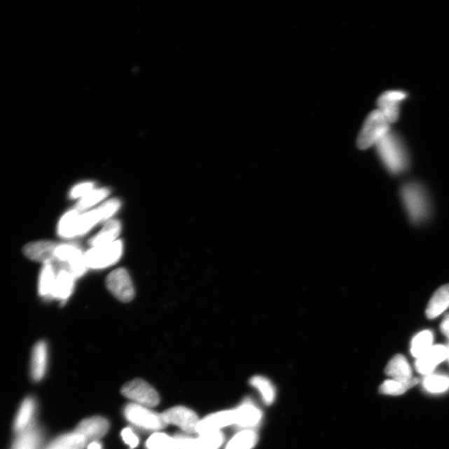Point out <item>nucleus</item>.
Wrapping results in <instances>:
<instances>
[{"label":"nucleus","instance_id":"f257e3e1","mask_svg":"<svg viewBox=\"0 0 449 449\" xmlns=\"http://www.w3.org/2000/svg\"><path fill=\"white\" fill-rule=\"evenodd\" d=\"M375 146L382 162L390 172L399 174L406 170L408 164L407 150L395 133L389 132Z\"/></svg>","mask_w":449,"mask_h":449},{"label":"nucleus","instance_id":"f03ea898","mask_svg":"<svg viewBox=\"0 0 449 449\" xmlns=\"http://www.w3.org/2000/svg\"><path fill=\"white\" fill-rule=\"evenodd\" d=\"M404 207L411 220L420 222L426 219L429 212V201L423 186L411 182L403 186L401 191Z\"/></svg>","mask_w":449,"mask_h":449},{"label":"nucleus","instance_id":"7ed1b4c3","mask_svg":"<svg viewBox=\"0 0 449 449\" xmlns=\"http://www.w3.org/2000/svg\"><path fill=\"white\" fill-rule=\"evenodd\" d=\"M390 132V123L379 110L373 111L364 123L358 137V146L366 150L376 146Z\"/></svg>","mask_w":449,"mask_h":449},{"label":"nucleus","instance_id":"20e7f679","mask_svg":"<svg viewBox=\"0 0 449 449\" xmlns=\"http://www.w3.org/2000/svg\"><path fill=\"white\" fill-rule=\"evenodd\" d=\"M127 421L146 430H161L168 425L163 415H158L137 403L128 404L124 410Z\"/></svg>","mask_w":449,"mask_h":449},{"label":"nucleus","instance_id":"39448f33","mask_svg":"<svg viewBox=\"0 0 449 449\" xmlns=\"http://www.w3.org/2000/svg\"><path fill=\"white\" fill-rule=\"evenodd\" d=\"M123 248L118 240L106 246L92 247L85 253L88 268L104 269L115 264L123 255Z\"/></svg>","mask_w":449,"mask_h":449},{"label":"nucleus","instance_id":"423d86ee","mask_svg":"<svg viewBox=\"0 0 449 449\" xmlns=\"http://www.w3.org/2000/svg\"><path fill=\"white\" fill-rule=\"evenodd\" d=\"M124 396L144 407L157 406L160 402L157 391L144 380H135L123 386Z\"/></svg>","mask_w":449,"mask_h":449},{"label":"nucleus","instance_id":"0eeeda50","mask_svg":"<svg viewBox=\"0 0 449 449\" xmlns=\"http://www.w3.org/2000/svg\"><path fill=\"white\" fill-rule=\"evenodd\" d=\"M106 284L109 291L123 303H127L134 298V286L125 269L118 268L112 271L106 279Z\"/></svg>","mask_w":449,"mask_h":449},{"label":"nucleus","instance_id":"6e6552de","mask_svg":"<svg viewBox=\"0 0 449 449\" xmlns=\"http://www.w3.org/2000/svg\"><path fill=\"white\" fill-rule=\"evenodd\" d=\"M174 449H219L224 441L221 431L200 434L198 438L177 434L173 438Z\"/></svg>","mask_w":449,"mask_h":449},{"label":"nucleus","instance_id":"1a4fd4ad","mask_svg":"<svg viewBox=\"0 0 449 449\" xmlns=\"http://www.w3.org/2000/svg\"><path fill=\"white\" fill-rule=\"evenodd\" d=\"M167 424H174L188 434L197 433L200 420L197 413L182 406L170 408L162 413Z\"/></svg>","mask_w":449,"mask_h":449},{"label":"nucleus","instance_id":"9d476101","mask_svg":"<svg viewBox=\"0 0 449 449\" xmlns=\"http://www.w3.org/2000/svg\"><path fill=\"white\" fill-rule=\"evenodd\" d=\"M408 95L401 90H391L385 92L378 100L380 112L383 114L389 123L397 121L400 114V105L407 99Z\"/></svg>","mask_w":449,"mask_h":449},{"label":"nucleus","instance_id":"9b49d317","mask_svg":"<svg viewBox=\"0 0 449 449\" xmlns=\"http://www.w3.org/2000/svg\"><path fill=\"white\" fill-rule=\"evenodd\" d=\"M60 243L40 241L26 244L25 255L30 260L42 262L43 264L55 263V251Z\"/></svg>","mask_w":449,"mask_h":449},{"label":"nucleus","instance_id":"f8f14e48","mask_svg":"<svg viewBox=\"0 0 449 449\" xmlns=\"http://www.w3.org/2000/svg\"><path fill=\"white\" fill-rule=\"evenodd\" d=\"M448 358V347L438 345H433L428 352L420 359H417L415 368L417 372L424 375H430L438 364Z\"/></svg>","mask_w":449,"mask_h":449},{"label":"nucleus","instance_id":"ddd939ff","mask_svg":"<svg viewBox=\"0 0 449 449\" xmlns=\"http://www.w3.org/2000/svg\"><path fill=\"white\" fill-rule=\"evenodd\" d=\"M235 424L234 410H226L212 413L200 421L197 433L199 434L216 432L225 427Z\"/></svg>","mask_w":449,"mask_h":449},{"label":"nucleus","instance_id":"4468645a","mask_svg":"<svg viewBox=\"0 0 449 449\" xmlns=\"http://www.w3.org/2000/svg\"><path fill=\"white\" fill-rule=\"evenodd\" d=\"M109 429L108 420L102 417H92L84 420L80 423L75 432H77L88 440L99 439L105 436Z\"/></svg>","mask_w":449,"mask_h":449},{"label":"nucleus","instance_id":"2eb2a0df","mask_svg":"<svg viewBox=\"0 0 449 449\" xmlns=\"http://www.w3.org/2000/svg\"><path fill=\"white\" fill-rule=\"evenodd\" d=\"M48 345L44 341H39L34 346L31 357L30 373L33 380L39 381L46 375L48 367Z\"/></svg>","mask_w":449,"mask_h":449},{"label":"nucleus","instance_id":"dca6fc26","mask_svg":"<svg viewBox=\"0 0 449 449\" xmlns=\"http://www.w3.org/2000/svg\"><path fill=\"white\" fill-rule=\"evenodd\" d=\"M36 408V402L33 398L29 397L24 400L18 410L15 423H13V429L16 434L23 432L33 426Z\"/></svg>","mask_w":449,"mask_h":449},{"label":"nucleus","instance_id":"f3484780","mask_svg":"<svg viewBox=\"0 0 449 449\" xmlns=\"http://www.w3.org/2000/svg\"><path fill=\"white\" fill-rule=\"evenodd\" d=\"M75 277L68 269L60 268L57 272L55 291L52 298L64 301L72 294Z\"/></svg>","mask_w":449,"mask_h":449},{"label":"nucleus","instance_id":"a211bd4d","mask_svg":"<svg viewBox=\"0 0 449 449\" xmlns=\"http://www.w3.org/2000/svg\"><path fill=\"white\" fill-rule=\"evenodd\" d=\"M385 373L394 380L408 382L413 380L410 364L401 354L395 355L390 360L385 368Z\"/></svg>","mask_w":449,"mask_h":449},{"label":"nucleus","instance_id":"6ab92c4d","mask_svg":"<svg viewBox=\"0 0 449 449\" xmlns=\"http://www.w3.org/2000/svg\"><path fill=\"white\" fill-rule=\"evenodd\" d=\"M122 230V225L118 220H109L99 233L95 235L90 244L92 247L106 246L118 241V235Z\"/></svg>","mask_w":449,"mask_h":449},{"label":"nucleus","instance_id":"aec40b11","mask_svg":"<svg viewBox=\"0 0 449 449\" xmlns=\"http://www.w3.org/2000/svg\"><path fill=\"white\" fill-rule=\"evenodd\" d=\"M235 424L243 428L253 427L259 424L262 417L261 411L254 404L244 403L235 410Z\"/></svg>","mask_w":449,"mask_h":449},{"label":"nucleus","instance_id":"412c9836","mask_svg":"<svg viewBox=\"0 0 449 449\" xmlns=\"http://www.w3.org/2000/svg\"><path fill=\"white\" fill-rule=\"evenodd\" d=\"M449 308V284L440 287L434 293L426 310L429 319H434L442 315Z\"/></svg>","mask_w":449,"mask_h":449},{"label":"nucleus","instance_id":"4be33fe9","mask_svg":"<svg viewBox=\"0 0 449 449\" xmlns=\"http://www.w3.org/2000/svg\"><path fill=\"white\" fill-rule=\"evenodd\" d=\"M81 212L74 209L62 216L57 226V233L62 238L71 239L80 235L79 219Z\"/></svg>","mask_w":449,"mask_h":449},{"label":"nucleus","instance_id":"5701e85b","mask_svg":"<svg viewBox=\"0 0 449 449\" xmlns=\"http://www.w3.org/2000/svg\"><path fill=\"white\" fill-rule=\"evenodd\" d=\"M41 434L34 426L17 434L12 449H39Z\"/></svg>","mask_w":449,"mask_h":449},{"label":"nucleus","instance_id":"b1692460","mask_svg":"<svg viewBox=\"0 0 449 449\" xmlns=\"http://www.w3.org/2000/svg\"><path fill=\"white\" fill-rule=\"evenodd\" d=\"M56 278L55 265L53 263L44 264L39 277V291L40 296L52 298L53 291H55Z\"/></svg>","mask_w":449,"mask_h":449},{"label":"nucleus","instance_id":"393cba45","mask_svg":"<svg viewBox=\"0 0 449 449\" xmlns=\"http://www.w3.org/2000/svg\"><path fill=\"white\" fill-rule=\"evenodd\" d=\"M86 442L87 440L81 434L69 433L53 440L46 449H83Z\"/></svg>","mask_w":449,"mask_h":449},{"label":"nucleus","instance_id":"a878e982","mask_svg":"<svg viewBox=\"0 0 449 449\" xmlns=\"http://www.w3.org/2000/svg\"><path fill=\"white\" fill-rule=\"evenodd\" d=\"M434 341L433 333L424 331L419 333L412 341L411 354L413 357L420 359L432 348Z\"/></svg>","mask_w":449,"mask_h":449},{"label":"nucleus","instance_id":"bb28decb","mask_svg":"<svg viewBox=\"0 0 449 449\" xmlns=\"http://www.w3.org/2000/svg\"><path fill=\"white\" fill-rule=\"evenodd\" d=\"M257 442V434L252 430H244L230 440L225 449H252Z\"/></svg>","mask_w":449,"mask_h":449},{"label":"nucleus","instance_id":"cd10ccee","mask_svg":"<svg viewBox=\"0 0 449 449\" xmlns=\"http://www.w3.org/2000/svg\"><path fill=\"white\" fill-rule=\"evenodd\" d=\"M419 383L417 379H413L410 381L402 382L394 380H387L380 386V391L381 394L387 395H393V396H398V395L403 394L412 387Z\"/></svg>","mask_w":449,"mask_h":449},{"label":"nucleus","instance_id":"c85d7f7f","mask_svg":"<svg viewBox=\"0 0 449 449\" xmlns=\"http://www.w3.org/2000/svg\"><path fill=\"white\" fill-rule=\"evenodd\" d=\"M251 385L259 391L264 402L270 406L274 402L275 389L271 382L262 376L253 377L250 381Z\"/></svg>","mask_w":449,"mask_h":449},{"label":"nucleus","instance_id":"c756f323","mask_svg":"<svg viewBox=\"0 0 449 449\" xmlns=\"http://www.w3.org/2000/svg\"><path fill=\"white\" fill-rule=\"evenodd\" d=\"M109 194V191L106 188L92 190V192L84 195L76 205V210L81 212L103 201Z\"/></svg>","mask_w":449,"mask_h":449},{"label":"nucleus","instance_id":"7c9ffc66","mask_svg":"<svg viewBox=\"0 0 449 449\" xmlns=\"http://www.w3.org/2000/svg\"><path fill=\"white\" fill-rule=\"evenodd\" d=\"M423 385L428 392L434 394L443 393L449 389V377L430 375L425 378Z\"/></svg>","mask_w":449,"mask_h":449},{"label":"nucleus","instance_id":"2f4dec72","mask_svg":"<svg viewBox=\"0 0 449 449\" xmlns=\"http://www.w3.org/2000/svg\"><path fill=\"white\" fill-rule=\"evenodd\" d=\"M146 447V449H174V441L165 434L156 433L148 438Z\"/></svg>","mask_w":449,"mask_h":449},{"label":"nucleus","instance_id":"473e14b6","mask_svg":"<svg viewBox=\"0 0 449 449\" xmlns=\"http://www.w3.org/2000/svg\"><path fill=\"white\" fill-rule=\"evenodd\" d=\"M121 207V202L118 199L109 200L96 209L100 216L101 221H106L111 219Z\"/></svg>","mask_w":449,"mask_h":449},{"label":"nucleus","instance_id":"72a5a7b5","mask_svg":"<svg viewBox=\"0 0 449 449\" xmlns=\"http://www.w3.org/2000/svg\"><path fill=\"white\" fill-rule=\"evenodd\" d=\"M92 190L93 184H92V182H84V184L75 186L74 188L71 190L70 198L74 199L82 198L84 195L92 192Z\"/></svg>","mask_w":449,"mask_h":449},{"label":"nucleus","instance_id":"f704fd0d","mask_svg":"<svg viewBox=\"0 0 449 449\" xmlns=\"http://www.w3.org/2000/svg\"><path fill=\"white\" fill-rule=\"evenodd\" d=\"M122 438L123 441L125 442L132 449L135 448L139 445V437L137 436L130 428H127L123 430Z\"/></svg>","mask_w":449,"mask_h":449},{"label":"nucleus","instance_id":"c9c22d12","mask_svg":"<svg viewBox=\"0 0 449 449\" xmlns=\"http://www.w3.org/2000/svg\"><path fill=\"white\" fill-rule=\"evenodd\" d=\"M441 331L444 336L449 338V314L446 315L441 324Z\"/></svg>","mask_w":449,"mask_h":449},{"label":"nucleus","instance_id":"e433bc0d","mask_svg":"<svg viewBox=\"0 0 449 449\" xmlns=\"http://www.w3.org/2000/svg\"><path fill=\"white\" fill-rule=\"evenodd\" d=\"M88 449H102L101 444L97 442H92L90 444Z\"/></svg>","mask_w":449,"mask_h":449},{"label":"nucleus","instance_id":"4c0bfd02","mask_svg":"<svg viewBox=\"0 0 449 449\" xmlns=\"http://www.w3.org/2000/svg\"><path fill=\"white\" fill-rule=\"evenodd\" d=\"M448 359H449V346L448 347Z\"/></svg>","mask_w":449,"mask_h":449}]
</instances>
